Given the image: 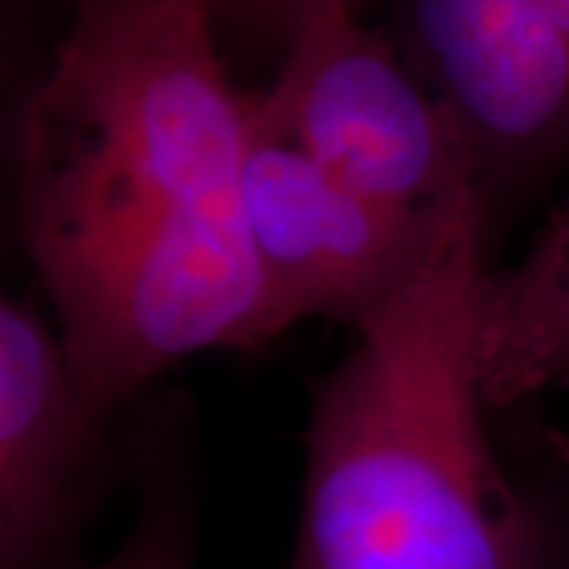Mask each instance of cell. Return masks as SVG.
<instances>
[{"label": "cell", "instance_id": "cell-3", "mask_svg": "<svg viewBox=\"0 0 569 569\" xmlns=\"http://www.w3.org/2000/svg\"><path fill=\"white\" fill-rule=\"evenodd\" d=\"M250 118L377 203L427 216L478 168L462 127L355 0H317ZM481 190V187H478Z\"/></svg>", "mask_w": 569, "mask_h": 569}, {"label": "cell", "instance_id": "cell-2", "mask_svg": "<svg viewBox=\"0 0 569 569\" xmlns=\"http://www.w3.org/2000/svg\"><path fill=\"white\" fill-rule=\"evenodd\" d=\"M490 209L433 212L406 279L320 380L288 569H569V522L493 452L478 380Z\"/></svg>", "mask_w": 569, "mask_h": 569}, {"label": "cell", "instance_id": "cell-8", "mask_svg": "<svg viewBox=\"0 0 569 569\" xmlns=\"http://www.w3.org/2000/svg\"><path fill=\"white\" fill-rule=\"evenodd\" d=\"M96 569H193V535L183 488L162 481L127 545Z\"/></svg>", "mask_w": 569, "mask_h": 569}, {"label": "cell", "instance_id": "cell-4", "mask_svg": "<svg viewBox=\"0 0 569 569\" xmlns=\"http://www.w3.org/2000/svg\"><path fill=\"white\" fill-rule=\"evenodd\" d=\"M392 44L466 133L490 216L569 159V0H389Z\"/></svg>", "mask_w": 569, "mask_h": 569}, {"label": "cell", "instance_id": "cell-6", "mask_svg": "<svg viewBox=\"0 0 569 569\" xmlns=\"http://www.w3.org/2000/svg\"><path fill=\"white\" fill-rule=\"evenodd\" d=\"M108 415L61 336L22 298L0 305V569H61L96 507Z\"/></svg>", "mask_w": 569, "mask_h": 569}, {"label": "cell", "instance_id": "cell-5", "mask_svg": "<svg viewBox=\"0 0 569 569\" xmlns=\"http://www.w3.org/2000/svg\"><path fill=\"white\" fill-rule=\"evenodd\" d=\"M241 203L282 332L305 317L361 323L406 279L443 206L415 216L370 200L260 127L250 108Z\"/></svg>", "mask_w": 569, "mask_h": 569}, {"label": "cell", "instance_id": "cell-7", "mask_svg": "<svg viewBox=\"0 0 569 569\" xmlns=\"http://www.w3.org/2000/svg\"><path fill=\"white\" fill-rule=\"evenodd\" d=\"M478 380L490 408L569 383V200L529 253L490 272L478 295Z\"/></svg>", "mask_w": 569, "mask_h": 569}, {"label": "cell", "instance_id": "cell-1", "mask_svg": "<svg viewBox=\"0 0 569 569\" xmlns=\"http://www.w3.org/2000/svg\"><path fill=\"white\" fill-rule=\"evenodd\" d=\"M20 241L86 399L282 336L241 203L244 92L206 0H70L17 123Z\"/></svg>", "mask_w": 569, "mask_h": 569}, {"label": "cell", "instance_id": "cell-9", "mask_svg": "<svg viewBox=\"0 0 569 569\" xmlns=\"http://www.w3.org/2000/svg\"><path fill=\"white\" fill-rule=\"evenodd\" d=\"M224 51H276L279 61L317 0H206Z\"/></svg>", "mask_w": 569, "mask_h": 569}]
</instances>
